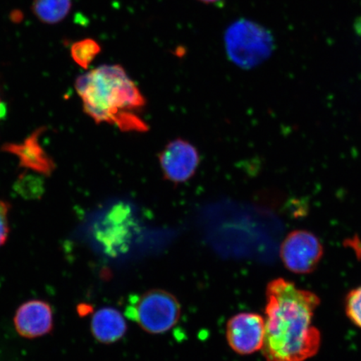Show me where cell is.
<instances>
[{"instance_id":"5b68a950","label":"cell","mask_w":361,"mask_h":361,"mask_svg":"<svg viewBox=\"0 0 361 361\" xmlns=\"http://www.w3.org/2000/svg\"><path fill=\"white\" fill-rule=\"evenodd\" d=\"M324 248L319 238L306 230H295L284 238L281 257L286 267L297 274H307L317 268Z\"/></svg>"},{"instance_id":"8992f818","label":"cell","mask_w":361,"mask_h":361,"mask_svg":"<svg viewBox=\"0 0 361 361\" xmlns=\"http://www.w3.org/2000/svg\"><path fill=\"white\" fill-rule=\"evenodd\" d=\"M162 173L169 182L179 184L190 180L200 164V153L192 143L175 139L159 154Z\"/></svg>"},{"instance_id":"7a4b0ae2","label":"cell","mask_w":361,"mask_h":361,"mask_svg":"<svg viewBox=\"0 0 361 361\" xmlns=\"http://www.w3.org/2000/svg\"><path fill=\"white\" fill-rule=\"evenodd\" d=\"M75 87L84 111L97 123L114 125L124 133L148 130L140 116L146 99L123 66H98L79 76Z\"/></svg>"},{"instance_id":"9c48e42d","label":"cell","mask_w":361,"mask_h":361,"mask_svg":"<svg viewBox=\"0 0 361 361\" xmlns=\"http://www.w3.org/2000/svg\"><path fill=\"white\" fill-rule=\"evenodd\" d=\"M44 129L39 128L20 144H6L3 150L12 153L19 158L20 166L43 175H51L55 169V164L44 152L39 142Z\"/></svg>"},{"instance_id":"30bf717a","label":"cell","mask_w":361,"mask_h":361,"mask_svg":"<svg viewBox=\"0 0 361 361\" xmlns=\"http://www.w3.org/2000/svg\"><path fill=\"white\" fill-rule=\"evenodd\" d=\"M126 329L123 315L116 309L102 308L93 315L92 331L98 341L105 344L114 343L125 336Z\"/></svg>"},{"instance_id":"277c9868","label":"cell","mask_w":361,"mask_h":361,"mask_svg":"<svg viewBox=\"0 0 361 361\" xmlns=\"http://www.w3.org/2000/svg\"><path fill=\"white\" fill-rule=\"evenodd\" d=\"M226 51L230 60L238 67L250 69L264 61L272 49L267 31L248 20H239L225 34Z\"/></svg>"},{"instance_id":"9a60e30c","label":"cell","mask_w":361,"mask_h":361,"mask_svg":"<svg viewBox=\"0 0 361 361\" xmlns=\"http://www.w3.org/2000/svg\"><path fill=\"white\" fill-rule=\"evenodd\" d=\"M200 1L206 3V4H212V3L220 1V0H200Z\"/></svg>"},{"instance_id":"ba28073f","label":"cell","mask_w":361,"mask_h":361,"mask_svg":"<svg viewBox=\"0 0 361 361\" xmlns=\"http://www.w3.org/2000/svg\"><path fill=\"white\" fill-rule=\"evenodd\" d=\"M15 326L23 337L33 338L47 335L53 328L51 305L42 300L26 302L17 310Z\"/></svg>"},{"instance_id":"52a82bcc","label":"cell","mask_w":361,"mask_h":361,"mask_svg":"<svg viewBox=\"0 0 361 361\" xmlns=\"http://www.w3.org/2000/svg\"><path fill=\"white\" fill-rule=\"evenodd\" d=\"M264 336V318L259 314H238L227 324L228 345L238 355H251L262 350Z\"/></svg>"},{"instance_id":"4fadbf2b","label":"cell","mask_w":361,"mask_h":361,"mask_svg":"<svg viewBox=\"0 0 361 361\" xmlns=\"http://www.w3.org/2000/svg\"><path fill=\"white\" fill-rule=\"evenodd\" d=\"M345 312L350 322L361 329V286L354 288L346 296Z\"/></svg>"},{"instance_id":"8fae6325","label":"cell","mask_w":361,"mask_h":361,"mask_svg":"<svg viewBox=\"0 0 361 361\" xmlns=\"http://www.w3.org/2000/svg\"><path fill=\"white\" fill-rule=\"evenodd\" d=\"M71 7L72 0H34L32 11L39 20L55 25L66 19Z\"/></svg>"},{"instance_id":"7c38bea8","label":"cell","mask_w":361,"mask_h":361,"mask_svg":"<svg viewBox=\"0 0 361 361\" xmlns=\"http://www.w3.org/2000/svg\"><path fill=\"white\" fill-rule=\"evenodd\" d=\"M101 51V45L96 40L90 38L79 40L71 49L72 59L84 69H87Z\"/></svg>"},{"instance_id":"5bb4252c","label":"cell","mask_w":361,"mask_h":361,"mask_svg":"<svg viewBox=\"0 0 361 361\" xmlns=\"http://www.w3.org/2000/svg\"><path fill=\"white\" fill-rule=\"evenodd\" d=\"M10 207L8 203L0 201V247L6 242L8 235V214Z\"/></svg>"},{"instance_id":"6da1fadb","label":"cell","mask_w":361,"mask_h":361,"mask_svg":"<svg viewBox=\"0 0 361 361\" xmlns=\"http://www.w3.org/2000/svg\"><path fill=\"white\" fill-rule=\"evenodd\" d=\"M265 336L267 361H305L320 348L322 335L313 323L320 304L314 293L283 278L269 283L266 290Z\"/></svg>"},{"instance_id":"3957f363","label":"cell","mask_w":361,"mask_h":361,"mask_svg":"<svg viewBox=\"0 0 361 361\" xmlns=\"http://www.w3.org/2000/svg\"><path fill=\"white\" fill-rule=\"evenodd\" d=\"M180 314L177 298L162 290H152L134 296L126 309V316L150 334L170 331L178 322Z\"/></svg>"}]
</instances>
